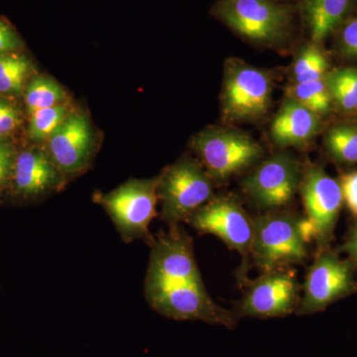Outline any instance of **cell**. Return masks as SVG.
I'll list each match as a JSON object with an SVG mask.
<instances>
[{"mask_svg": "<svg viewBox=\"0 0 357 357\" xmlns=\"http://www.w3.org/2000/svg\"><path fill=\"white\" fill-rule=\"evenodd\" d=\"M211 14L241 38L255 44L280 43L292 27V8L277 0H218Z\"/></svg>", "mask_w": 357, "mask_h": 357, "instance_id": "6da1fadb", "label": "cell"}, {"mask_svg": "<svg viewBox=\"0 0 357 357\" xmlns=\"http://www.w3.org/2000/svg\"><path fill=\"white\" fill-rule=\"evenodd\" d=\"M255 237L251 255L264 272L299 264L307 256L303 218L287 213H271L253 218Z\"/></svg>", "mask_w": 357, "mask_h": 357, "instance_id": "7a4b0ae2", "label": "cell"}, {"mask_svg": "<svg viewBox=\"0 0 357 357\" xmlns=\"http://www.w3.org/2000/svg\"><path fill=\"white\" fill-rule=\"evenodd\" d=\"M159 177L149 180H131L105 195H96L126 243L141 239L151 245L154 238L149 231L157 217Z\"/></svg>", "mask_w": 357, "mask_h": 357, "instance_id": "3957f363", "label": "cell"}, {"mask_svg": "<svg viewBox=\"0 0 357 357\" xmlns=\"http://www.w3.org/2000/svg\"><path fill=\"white\" fill-rule=\"evenodd\" d=\"M306 217L303 234L307 243H316L319 251L330 248L344 204L340 182L321 167L307 166L303 171L300 189Z\"/></svg>", "mask_w": 357, "mask_h": 357, "instance_id": "277c9868", "label": "cell"}, {"mask_svg": "<svg viewBox=\"0 0 357 357\" xmlns=\"http://www.w3.org/2000/svg\"><path fill=\"white\" fill-rule=\"evenodd\" d=\"M273 79L267 70L238 60L225 63L222 93V114L229 122L253 121L267 114Z\"/></svg>", "mask_w": 357, "mask_h": 357, "instance_id": "5b68a950", "label": "cell"}, {"mask_svg": "<svg viewBox=\"0 0 357 357\" xmlns=\"http://www.w3.org/2000/svg\"><path fill=\"white\" fill-rule=\"evenodd\" d=\"M213 195V178L194 160H180L159 176L161 215L170 225L188 222Z\"/></svg>", "mask_w": 357, "mask_h": 357, "instance_id": "8992f818", "label": "cell"}, {"mask_svg": "<svg viewBox=\"0 0 357 357\" xmlns=\"http://www.w3.org/2000/svg\"><path fill=\"white\" fill-rule=\"evenodd\" d=\"M192 147L206 173L215 180H225L243 172L263 156L259 143L234 129H204L195 136Z\"/></svg>", "mask_w": 357, "mask_h": 357, "instance_id": "52a82bcc", "label": "cell"}, {"mask_svg": "<svg viewBox=\"0 0 357 357\" xmlns=\"http://www.w3.org/2000/svg\"><path fill=\"white\" fill-rule=\"evenodd\" d=\"M356 267L330 250L319 251L304 283V296L298 305V314L324 311L337 301L357 293Z\"/></svg>", "mask_w": 357, "mask_h": 357, "instance_id": "ba28073f", "label": "cell"}, {"mask_svg": "<svg viewBox=\"0 0 357 357\" xmlns=\"http://www.w3.org/2000/svg\"><path fill=\"white\" fill-rule=\"evenodd\" d=\"M151 246L145 281L146 296L180 282L203 280L195 259L191 237L178 225H171L170 230L154 239Z\"/></svg>", "mask_w": 357, "mask_h": 357, "instance_id": "9c48e42d", "label": "cell"}, {"mask_svg": "<svg viewBox=\"0 0 357 357\" xmlns=\"http://www.w3.org/2000/svg\"><path fill=\"white\" fill-rule=\"evenodd\" d=\"M302 166L292 155L277 153L256 167L241 185L257 208L274 211L287 206L299 191Z\"/></svg>", "mask_w": 357, "mask_h": 357, "instance_id": "30bf717a", "label": "cell"}, {"mask_svg": "<svg viewBox=\"0 0 357 357\" xmlns=\"http://www.w3.org/2000/svg\"><path fill=\"white\" fill-rule=\"evenodd\" d=\"M188 222L199 234L218 237L227 248L241 253L243 263L248 264L255 237V222L236 198L220 196L211 199Z\"/></svg>", "mask_w": 357, "mask_h": 357, "instance_id": "8fae6325", "label": "cell"}, {"mask_svg": "<svg viewBox=\"0 0 357 357\" xmlns=\"http://www.w3.org/2000/svg\"><path fill=\"white\" fill-rule=\"evenodd\" d=\"M297 280L294 275L274 270L253 281L237 305L236 316L282 318L297 310Z\"/></svg>", "mask_w": 357, "mask_h": 357, "instance_id": "7c38bea8", "label": "cell"}, {"mask_svg": "<svg viewBox=\"0 0 357 357\" xmlns=\"http://www.w3.org/2000/svg\"><path fill=\"white\" fill-rule=\"evenodd\" d=\"M93 151V136L88 117L69 112L49 137L48 155L62 176L81 173Z\"/></svg>", "mask_w": 357, "mask_h": 357, "instance_id": "4fadbf2b", "label": "cell"}, {"mask_svg": "<svg viewBox=\"0 0 357 357\" xmlns=\"http://www.w3.org/2000/svg\"><path fill=\"white\" fill-rule=\"evenodd\" d=\"M323 128L321 115L286 96L271 124V137L279 147L302 148L311 143Z\"/></svg>", "mask_w": 357, "mask_h": 357, "instance_id": "5bb4252c", "label": "cell"}, {"mask_svg": "<svg viewBox=\"0 0 357 357\" xmlns=\"http://www.w3.org/2000/svg\"><path fill=\"white\" fill-rule=\"evenodd\" d=\"M14 188L24 197H35L55 189L63 176L48 154L27 150L16 155L13 170Z\"/></svg>", "mask_w": 357, "mask_h": 357, "instance_id": "9a60e30c", "label": "cell"}, {"mask_svg": "<svg viewBox=\"0 0 357 357\" xmlns=\"http://www.w3.org/2000/svg\"><path fill=\"white\" fill-rule=\"evenodd\" d=\"M299 6L312 43L319 45L351 17L357 0H299Z\"/></svg>", "mask_w": 357, "mask_h": 357, "instance_id": "2e32d148", "label": "cell"}, {"mask_svg": "<svg viewBox=\"0 0 357 357\" xmlns=\"http://www.w3.org/2000/svg\"><path fill=\"white\" fill-rule=\"evenodd\" d=\"M326 84L333 105L347 114H357V67H340L330 70Z\"/></svg>", "mask_w": 357, "mask_h": 357, "instance_id": "e0dca14e", "label": "cell"}, {"mask_svg": "<svg viewBox=\"0 0 357 357\" xmlns=\"http://www.w3.org/2000/svg\"><path fill=\"white\" fill-rule=\"evenodd\" d=\"M330 72L328 58L319 45L312 43L303 47L294 61L291 69V84H304L326 79Z\"/></svg>", "mask_w": 357, "mask_h": 357, "instance_id": "ac0fdd59", "label": "cell"}, {"mask_svg": "<svg viewBox=\"0 0 357 357\" xmlns=\"http://www.w3.org/2000/svg\"><path fill=\"white\" fill-rule=\"evenodd\" d=\"M326 151L340 164H357V123H340L326 132Z\"/></svg>", "mask_w": 357, "mask_h": 357, "instance_id": "d6986e66", "label": "cell"}, {"mask_svg": "<svg viewBox=\"0 0 357 357\" xmlns=\"http://www.w3.org/2000/svg\"><path fill=\"white\" fill-rule=\"evenodd\" d=\"M286 96L297 100L321 116L332 112L333 102L325 79L309 83L291 84L286 88Z\"/></svg>", "mask_w": 357, "mask_h": 357, "instance_id": "ffe728a7", "label": "cell"}, {"mask_svg": "<svg viewBox=\"0 0 357 357\" xmlns=\"http://www.w3.org/2000/svg\"><path fill=\"white\" fill-rule=\"evenodd\" d=\"M65 98L64 89L49 77H35L25 91L26 107L30 115L37 110L63 105Z\"/></svg>", "mask_w": 357, "mask_h": 357, "instance_id": "44dd1931", "label": "cell"}, {"mask_svg": "<svg viewBox=\"0 0 357 357\" xmlns=\"http://www.w3.org/2000/svg\"><path fill=\"white\" fill-rule=\"evenodd\" d=\"M69 112L65 105L37 110L31 114L28 134L34 140L49 139L54 131L64 121Z\"/></svg>", "mask_w": 357, "mask_h": 357, "instance_id": "7402d4cb", "label": "cell"}, {"mask_svg": "<svg viewBox=\"0 0 357 357\" xmlns=\"http://www.w3.org/2000/svg\"><path fill=\"white\" fill-rule=\"evenodd\" d=\"M338 51L344 57L357 59V16H351L335 33Z\"/></svg>", "mask_w": 357, "mask_h": 357, "instance_id": "603a6c76", "label": "cell"}, {"mask_svg": "<svg viewBox=\"0 0 357 357\" xmlns=\"http://www.w3.org/2000/svg\"><path fill=\"white\" fill-rule=\"evenodd\" d=\"M338 182L342 187L345 206L357 218V171L344 174Z\"/></svg>", "mask_w": 357, "mask_h": 357, "instance_id": "cb8c5ba5", "label": "cell"}, {"mask_svg": "<svg viewBox=\"0 0 357 357\" xmlns=\"http://www.w3.org/2000/svg\"><path fill=\"white\" fill-rule=\"evenodd\" d=\"M30 72V62L21 66L0 79V93H17Z\"/></svg>", "mask_w": 357, "mask_h": 357, "instance_id": "d4e9b609", "label": "cell"}, {"mask_svg": "<svg viewBox=\"0 0 357 357\" xmlns=\"http://www.w3.org/2000/svg\"><path fill=\"white\" fill-rule=\"evenodd\" d=\"M20 46L21 40L15 29L6 20L0 18V55L13 53Z\"/></svg>", "mask_w": 357, "mask_h": 357, "instance_id": "484cf974", "label": "cell"}, {"mask_svg": "<svg viewBox=\"0 0 357 357\" xmlns=\"http://www.w3.org/2000/svg\"><path fill=\"white\" fill-rule=\"evenodd\" d=\"M15 149L10 143L0 140V190L13 174L15 162Z\"/></svg>", "mask_w": 357, "mask_h": 357, "instance_id": "4316f807", "label": "cell"}, {"mask_svg": "<svg viewBox=\"0 0 357 357\" xmlns=\"http://www.w3.org/2000/svg\"><path fill=\"white\" fill-rule=\"evenodd\" d=\"M20 124V114L14 107L0 115V140L13 132Z\"/></svg>", "mask_w": 357, "mask_h": 357, "instance_id": "83f0119b", "label": "cell"}, {"mask_svg": "<svg viewBox=\"0 0 357 357\" xmlns=\"http://www.w3.org/2000/svg\"><path fill=\"white\" fill-rule=\"evenodd\" d=\"M340 251L347 255V259L357 269V220L349 229V234L345 237L344 243L340 245Z\"/></svg>", "mask_w": 357, "mask_h": 357, "instance_id": "f1b7e54d", "label": "cell"}, {"mask_svg": "<svg viewBox=\"0 0 357 357\" xmlns=\"http://www.w3.org/2000/svg\"><path fill=\"white\" fill-rule=\"evenodd\" d=\"M27 62H29L27 59L15 54L0 55V79Z\"/></svg>", "mask_w": 357, "mask_h": 357, "instance_id": "f546056e", "label": "cell"}, {"mask_svg": "<svg viewBox=\"0 0 357 357\" xmlns=\"http://www.w3.org/2000/svg\"><path fill=\"white\" fill-rule=\"evenodd\" d=\"M13 105L6 100L0 98V115L3 114L7 110L10 109Z\"/></svg>", "mask_w": 357, "mask_h": 357, "instance_id": "4dcf8cb0", "label": "cell"}, {"mask_svg": "<svg viewBox=\"0 0 357 357\" xmlns=\"http://www.w3.org/2000/svg\"><path fill=\"white\" fill-rule=\"evenodd\" d=\"M277 1H286V0H277Z\"/></svg>", "mask_w": 357, "mask_h": 357, "instance_id": "1f68e13d", "label": "cell"}]
</instances>
